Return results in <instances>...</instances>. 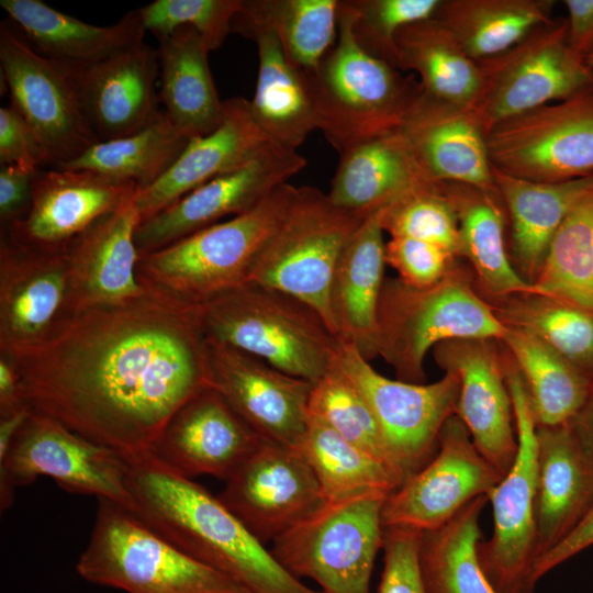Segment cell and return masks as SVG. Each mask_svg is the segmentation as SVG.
<instances>
[{
  "label": "cell",
  "instance_id": "cell-1",
  "mask_svg": "<svg viewBox=\"0 0 593 593\" xmlns=\"http://www.w3.org/2000/svg\"><path fill=\"white\" fill-rule=\"evenodd\" d=\"M144 283L131 301L64 315L40 340L0 348L31 412L126 458L150 452L209 385L198 305Z\"/></svg>",
  "mask_w": 593,
  "mask_h": 593
},
{
  "label": "cell",
  "instance_id": "cell-2",
  "mask_svg": "<svg viewBox=\"0 0 593 593\" xmlns=\"http://www.w3.org/2000/svg\"><path fill=\"white\" fill-rule=\"evenodd\" d=\"M126 459L132 512L181 551L249 593H322L286 571L208 489L150 452Z\"/></svg>",
  "mask_w": 593,
  "mask_h": 593
},
{
  "label": "cell",
  "instance_id": "cell-3",
  "mask_svg": "<svg viewBox=\"0 0 593 593\" xmlns=\"http://www.w3.org/2000/svg\"><path fill=\"white\" fill-rule=\"evenodd\" d=\"M338 40L311 70H302L317 130L340 155L400 128L421 90L414 77L366 52L338 0Z\"/></svg>",
  "mask_w": 593,
  "mask_h": 593
},
{
  "label": "cell",
  "instance_id": "cell-4",
  "mask_svg": "<svg viewBox=\"0 0 593 593\" xmlns=\"http://www.w3.org/2000/svg\"><path fill=\"white\" fill-rule=\"evenodd\" d=\"M198 310L205 339L254 355L313 384L336 358L339 339L321 314L281 290L247 281Z\"/></svg>",
  "mask_w": 593,
  "mask_h": 593
},
{
  "label": "cell",
  "instance_id": "cell-5",
  "mask_svg": "<svg viewBox=\"0 0 593 593\" xmlns=\"http://www.w3.org/2000/svg\"><path fill=\"white\" fill-rule=\"evenodd\" d=\"M507 331L492 306L473 290L457 267L437 283L411 287L399 278L384 280L378 307L377 351L398 380L424 383L429 349L456 339L503 338Z\"/></svg>",
  "mask_w": 593,
  "mask_h": 593
},
{
  "label": "cell",
  "instance_id": "cell-6",
  "mask_svg": "<svg viewBox=\"0 0 593 593\" xmlns=\"http://www.w3.org/2000/svg\"><path fill=\"white\" fill-rule=\"evenodd\" d=\"M295 189L284 183L245 213L141 255L138 278L194 305L246 282Z\"/></svg>",
  "mask_w": 593,
  "mask_h": 593
},
{
  "label": "cell",
  "instance_id": "cell-7",
  "mask_svg": "<svg viewBox=\"0 0 593 593\" xmlns=\"http://www.w3.org/2000/svg\"><path fill=\"white\" fill-rule=\"evenodd\" d=\"M76 570L90 583L126 593H249L108 500H98L92 532Z\"/></svg>",
  "mask_w": 593,
  "mask_h": 593
},
{
  "label": "cell",
  "instance_id": "cell-8",
  "mask_svg": "<svg viewBox=\"0 0 593 593\" xmlns=\"http://www.w3.org/2000/svg\"><path fill=\"white\" fill-rule=\"evenodd\" d=\"M389 494L367 490L325 501L275 539L270 551L292 577L313 580L322 593H370Z\"/></svg>",
  "mask_w": 593,
  "mask_h": 593
},
{
  "label": "cell",
  "instance_id": "cell-9",
  "mask_svg": "<svg viewBox=\"0 0 593 593\" xmlns=\"http://www.w3.org/2000/svg\"><path fill=\"white\" fill-rule=\"evenodd\" d=\"M366 219L340 209L315 187L296 188L247 281L307 303L336 336L329 306L333 276L346 244Z\"/></svg>",
  "mask_w": 593,
  "mask_h": 593
},
{
  "label": "cell",
  "instance_id": "cell-10",
  "mask_svg": "<svg viewBox=\"0 0 593 593\" xmlns=\"http://www.w3.org/2000/svg\"><path fill=\"white\" fill-rule=\"evenodd\" d=\"M503 367L513 404L517 452L508 471L488 495L493 533L489 540L480 541L478 555L497 593H533L530 574L537 560V423L511 357L503 359Z\"/></svg>",
  "mask_w": 593,
  "mask_h": 593
},
{
  "label": "cell",
  "instance_id": "cell-11",
  "mask_svg": "<svg viewBox=\"0 0 593 593\" xmlns=\"http://www.w3.org/2000/svg\"><path fill=\"white\" fill-rule=\"evenodd\" d=\"M478 61L482 85L469 111L485 135L508 119L593 89V75L568 45L567 21L544 25Z\"/></svg>",
  "mask_w": 593,
  "mask_h": 593
},
{
  "label": "cell",
  "instance_id": "cell-12",
  "mask_svg": "<svg viewBox=\"0 0 593 593\" xmlns=\"http://www.w3.org/2000/svg\"><path fill=\"white\" fill-rule=\"evenodd\" d=\"M38 477H49L68 492L94 495L133 511L125 456L30 411L0 460L1 511L12 505L16 488Z\"/></svg>",
  "mask_w": 593,
  "mask_h": 593
},
{
  "label": "cell",
  "instance_id": "cell-13",
  "mask_svg": "<svg viewBox=\"0 0 593 593\" xmlns=\"http://www.w3.org/2000/svg\"><path fill=\"white\" fill-rule=\"evenodd\" d=\"M334 362L370 407L404 482L434 457L439 433L456 412L459 377L445 372L440 380L429 384L392 380L340 340Z\"/></svg>",
  "mask_w": 593,
  "mask_h": 593
},
{
  "label": "cell",
  "instance_id": "cell-14",
  "mask_svg": "<svg viewBox=\"0 0 593 593\" xmlns=\"http://www.w3.org/2000/svg\"><path fill=\"white\" fill-rule=\"evenodd\" d=\"M491 164L515 177L558 182L593 174V89L495 125Z\"/></svg>",
  "mask_w": 593,
  "mask_h": 593
},
{
  "label": "cell",
  "instance_id": "cell-15",
  "mask_svg": "<svg viewBox=\"0 0 593 593\" xmlns=\"http://www.w3.org/2000/svg\"><path fill=\"white\" fill-rule=\"evenodd\" d=\"M0 64L10 104L34 131L51 164L69 163L99 142L68 67L38 53L4 23Z\"/></svg>",
  "mask_w": 593,
  "mask_h": 593
},
{
  "label": "cell",
  "instance_id": "cell-16",
  "mask_svg": "<svg viewBox=\"0 0 593 593\" xmlns=\"http://www.w3.org/2000/svg\"><path fill=\"white\" fill-rule=\"evenodd\" d=\"M502 478L454 414L439 433L436 455L388 495L383 528L437 529L472 500L488 496Z\"/></svg>",
  "mask_w": 593,
  "mask_h": 593
},
{
  "label": "cell",
  "instance_id": "cell-17",
  "mask_svg": "<svg viewBox=\"0 0 593 593\" xmlns=\"http://www.w3.org/2000/svg\"><path fill=\"white\" fill-rule=\"evenodd\" d=\"M306 165L298 152L275 143L246 163L213 178L139 223L135 244L139 255L236 216L257 205Z\"/></svg>",
  "mask_w": 593,
  "mask_h": 593
},
{
  "label": "cell",
  "instance_id": "cell-18",
  "mask_svg": "<svg viewBox=\"0 0 593 593\" xmlns=\"http://www.w3.org/2000/svg\"><path fill=\"white\" fill-rule=\"evenodd\" d=\"M217 496L266 546L325 502L302 452L265 440L225 481Z\"/></svg>",
  "mask_w": 593,
  "mask_h": 593
},
{
  "label": "cell",
  "instance_id": "cell-19",
  "mask_svg": "<svg viewBox=\"0 0 593 593\" xmlns=\"http://www.w3.org/2000/svg\"><path fill=\"white\" fill-rule=\"evenodd\" d=\"M205 342L209 385L262 440L298 448L313 383L230 345Z\"/></svg>",
  "mask_w": 593,
  "mask_h": 593
},
{
  "label": "cell",
  "instance_id": "cell-20",
  "mask_svg": "<svg viewBox=\"0 0 593 593\" xmlns=\"http://www.w3.org/2000/svg\"><path fill=\"white\" fill-rule=\"evenodd\" d=\"M495 342L456 339L433 349L438 366L459 377L455 414L478 450L504 475L515 459L517 438L503 359Z\"/></svg>",
  "mask_w": 593,
  "mask_h": 593
},
{
  "label": "cell",
  "instance_id": "cell-21",
  "mask_svg": "<svg viewBox=\"0 0 593 593\" xmlns=\"http://www.w3.org/2000/svg\"><path fill=\"white\" fill-rule=\"evenodd\" d=\"M261 443L223 396L208 385L175 413L150 454L186 478L211 475L226 481Z\"/></svg>",
  "mask_w": 593,
  "mask_h": 593
},
{
  "label": "cell",
  "instance_id": "cell-22",
  "mask_svg": "<svg viewBox=\"0 0 593 593\" xmlns=\"http://www.w3.org/2000/svg\"><path fill=\"white\" fill-rule=\"evenodd\" d=\"M137 187L83 169L38 170L27 213L2 233L33 247H66L135 195Z\"/></svg>",
  "mask_w": 593,
  "mask_h": 593
},
{
  "label": "cell",
  "instance_id": "cell-23",
  "mask_svg": "<svg viewBox=\"0 0 593 593\" xmlns=\"http://www.w3.org/2000/svg\"><path fill=\"white\" fill-rule=\"evenodd\" d=\"M69 291L67 246L21 244L1 235L0 348L43 338L63 317Z\"/></svg>",
  "mask_w": 593,
  "mask_h": 593
},
{
  "label": "cell",
  "instance_id": "cell-24",
  "mask_svg": "<svg viewBox=\"0 0 593 593\" xmlns=\"http://www.w3.org/2000/svg\"><path fill=\"white\" fill-rule=\"evenodd\" d=\"M139 223L133 197L67 245L69 291L64 315L125 303L144 292L135 244Z\"/></svg>",
  "mask_w": 593,
  "mask_h": 593
},
{
  "label": "cell",
  "instance_id": "cell-25",
  "mask_svg": "<svg viewBox=\"0 0 593 593\" xmlns=\"http://www.w3.org/2000/svg\"><path fill=\"white\" fill-rule=\"evenodd\" d=\"M66 66L99 142L131 135L160 113L158 54L145 42L93 65Z\"/></svg>",
  "mask_w": 593,
  "mask_h": 593
},
{
  "label": "cell",
  "instance_id": "cell-26",
  "mask_svg": "<svg viewBox=\"0 0 593 593\" xmlns=\"http://www.w3.org/2000/svg\"><path fill=\"white\" fill-rule=\"evenodd\" d=\"M399 131L432 181L497 193L485 133L469 110L437 100L421 87Z\"/></svg>",
  "mask_w": 593,
  "mask_h": 593
},
{
  "label": "cell",
  "instance_id": "cell-27",
  "mask_svg": "<svg viewBox=\"0 0 593 593\" xmlns=\"http://www.w3.org/2000/svg\"><path fill=\"white\" fill-rule=\"evenodd\" d=\"M272 143L253 116L247 99L225 100L221 124L206 135L190 138L172 166L156 182L136 191L134 203L141 222L246 163Z\"/></svg>",
  "mask_w": 593,
  "mask_h": 593
},
{
  "label": "cell",
  "instance_id": "cell-28",
  "mask_svg": "<svg viewBox=\"0 0 593 593\" xmlns=\"http://www.w3.org/2000/svg\"><path fill=\"white\" fill-rule=\"evenodd\" d=\"M537 560L593 507V454L567 423L537 426ZM536 560V561H537Z\"/></svg>",
  "mask_w": 593,
  "mask_h": 593
},
{
  "label": "cell",
  "instance_id": "cell-29",
  "mask_svg": "<svg viewBox=\"0 0 593 593\" xmlns=\"http://www.w3.org/2000/svg\"><path fill=\"white\" fill-rule=\"evenodd\" d=\"M381 214L382 210L369 215L346 244L329 293L337 338L368 361L378 356V307L385 280Z\"/></svg>",
  "mask_w": 593,
  "mask_h": 593
},
{
  "label": "cell",
  "instance_id": "cell-30",
  "mask_svg": "<svg viewBox=\"0 0 593 593\" xmlns=\"http://www.w3.org/2000/svg\"><path fill=\"white\" fill-rule=\"evenodd\" d=\"M433 182L398 130L340 155L327 194L340 209L368 217Z\"/></svg>",
  "mask_w": 593,
  "mask_h": 593
},
{
  "label": "cell",
  "instance_id": "cell-31",
  "mask_svg": "<svg viewBox=\"0 0 593 593\" xmlns=\"http://www.w3.org/2000/svg\"><path fill=\"white\" fill-rule=\"evenodd\" d=\"M0 5L38 53L64 65H93L144 43L146 31L138 10L110 26H98L41 0H1Z\"/></svg>",
  "mask_w": 593,
  "mask_h": 593
},
{
  "label": "cell",
  "instance_id": "cell-32",
  "mask_svg": "<svg viewBox=\"0 0 593 593\" xmlns=\"http://www.w3.org/2000/svg\"><path fill=\"white\" fill-rule=\"evenodd\" d=\"M499 197L512 225V254L533 283L548 247L572 209L593 190V174L566 181L523 179L492 166Z\"/></svg>",
  "mask_w": 593,
  "mask_h": 593
},
{
  "label": "cell",
  "instance_id": "cell-33",
  "mask_svg": "<svg viewBox=\"0 0 593 593\" xmlns=\"http://www.w3.org/2000/svg\"><path fill=\"white\" fill-rule=\"evenodd\" d=\"M232 32L253 40L257 46L258 74L249 101L253 116L275 144L296 152L317 130L303 71L289 61L271 30L233 24Z\"/></svg>",
  "mask_w": 593,
  "mask_h": 593
},
{
  "label": "cell",
  "instance_id": "cell-34",
  "mask_svg": "<svg viewBox=\"0 0 593 593\" xmlns=\"http://www.w3.org/2000/svg\"><path fill=\"white\" fill-rule=\"evenodd\" d=\"M159 101L172 124L189 138L214 131L224 115L202 37L180 27L158 40Z\"/></svg>",
  "mask_w": 593,
  "mask_h": 593
},
{
  "label": "cell",
  "instance_id": "cell-35",
  "mask_svg": "<svg viewBox=\"0 0 593 593\" xmlns=\"http://www.w3.org/2000/svg\"><path fill=\"white\" fill-rule=\"evenodd\" d=\"M459 223L457 257L471 264L483 291L503 300L517 294H538L512 265L505 248L503 203L499 193L460 183L443 182Z\"/></svg>",
  "mask_w": 593,
  "mask_h": 593
},
{
  "label": "cell",
  "instance_id": "cell-36",
  "mask_svg": "<svg viewBox=\"0 0 593 593\" xmlns=\"http://www.w3.org/2000/svg\"><path fill=\"white\" fill-rule=\"evenodd\" d=\"M395 47L398 69L415 72L426 94L458 108L473 107L482 85L480 64L439 20L404 26Z\"/></svg>",
  "mask_w": 593,
  "mask_h": 593
},
{
  "label": "cell",
  "instance_id": "cell-37",
  "mask_svg": "<svg viewBox=\"0 0 593 593\" xmlns=\"http://www.w3.org/2000/svg\"><path fill=\"white\" fill-rule=\"evenodd\" d=\"M551 7L546 0H441L433 18L451 31L470 57L482 60L553 23Z\"/></svg>",
  "mask_w": 593,
  "mask_h": 593
},
{
  "label": "cell",
  "instance_id": "cell-38",
  "mask_svg": "<svg viewBox=\"0 0 593 593\" xmlns=\"http://www.w3.org/2000/svg\"><path fill=\"white\" fill-rule=\"evenodd\" d=\"M501 342L522 377L537 426L570 422L585 403L593 381L527 332L507 326Z\"/></svg>",
  "mask_w": 593,
  "mask_h": 593
},
{
  "label": "cell",
  "instance_id": "cell-39",
  "mask_svg": "<svg viewBox=\"0 0 593 593\" xmlns=\"http://www.w3.org/2000/svg\"><path fill=\"white\" fill-rule=\"evenodd\" d=\"M488 501L479 496L441 527L423 533L419 566L429 593H497L478 555L479 517Z\"/></svg>",
  "mask_w": 593,
  "mask_h": 593
},
{
  "label": "cell",
  "instance_id": "cell-40",
  "mask_svg": "<svg viewBox=\"0 0 593 593\" xmlns=\"http://www.w3.org/2000/svg\"><path fill=\"white\" fill-rule=\"evenodd\" d=\"M189 141L160 111L146 127L124 137L98 142L78 158L56 168L90 170L133 183L139 191L172 166Z\"/></svg>",
  "mask_w": 593,
  "mask_h": 593
},
{
  "label": "cell",
  "instance_id": "cell-41",
  "mask_svg": "<svg viewBox=\"0 0 593 593\" xmlns=\"http://www.w3.org/2000/svg\"><path fill=\"white\" fill-rule=\"evenodd\" d=\"M337 14L338 0H243L233 24L271 30L289 61L311 70L333 46Z\"/></svg>",
  "mask_w": 593,
  "mask_h": 593
},
{
  "label": "cell",
  "instance_id": "cell-42",
  "mask_svg": "<svg viewBox=\"0 0 593 593\" xmlns=\"http://www.w3.org/2000/svg\"><path fill=\"white\" fill-rule=\"evenodd\" d=\"M491 306L505 326L535 336L593 381V312L540 294H517Z\"/></svg>",
  "mask_w": 593,
  "mask_h": 593
},
{
  "label": "cell",
  "instance_id": "cell-43",
  "mask_svg": "<svg viewBox=\"0 0 593 593\" xmlns=\"http://www.w3.org/2000/svg\"><path fill=\"white\" fill-rule=\"evenodd\" d=\"M298 449L312 468L325 501L367 490L392 493L403 483L389 467L311 415Z\"/></svg>",
  "mask_w": 593,
  "mask_h": 593
},
{
  "label": "cell",
  "instance_id": "cell-44",
  "mask_svg": "<svg viewBox=\"0 0 593 593\" xmlns=\"http://www.w3.org/2000/svg\"><path fill=\"white\" fill-rule=\"evenodd\" d=\"M533 284L540 295L593 312V190L559 227Z\"/></svg>",
  "mask_w": 593,
  "mask_h": 593
},
{
  "label": "cell",
  "instance_id": "cell-45",
  "mask_svg": "<svg viewBox=\"0 0 593 593\" xmlns=\"http://www.w3.org/2000/svg\"><path fill=\"white\" fill-rule=\"evenodd\" d=\"M309 414L324 422L345 440L382 462L401 478L392 463L370 407L335 362L328 372L313 384Z\"/></svg>",
  "mask_w": 593,
  "mask_h": 593
},
{
  "label": "cell",
  "instance_id": "cell-46",
  "mask_svg": "<svg viewBox=\"0 0 593 593\" xmlns=\"http://www.w3.org/2000/svg\"><path fill=\"white\" fill-rule=\"evenodd\" d=\"M381 224L391 237L433 243L457 257L458 216L443 182L421 187L382 209Z\"/></svg>",
  "mask_w": 593,
  "mask_h": 593
},
{
  "label": "cell",
  "instance_id": "cell-47",
  "mask_svg": "<svg viewBox=\"0 0 593 593\" xmlns=\"http://www.w3.org/2000/svg\"><path fill=\"white\" fill-rule=\"evenodd\" d=\"M441 0H339L356 42L396 67L395 36L406 25L432 19Z\"/></svg>",
  "mask_w": 593,
  "mask_h": 593
},
{
  "label": "cell",
  "instance_id": "cell-48",
  "mask_svg": "<svg viewBox=\"0 0 593 593\" xmlns=\"http://www.w3.org/2000/svg\"><path fill=\"white\" fill-rule=\"evenodd\" d=\"M243 0H155L139 9L146 32L158 40L180 27L194 30L208 48L222 46L230 33Z\"/></svg>",
  "mask_w": 593,
  "mask_h": 593
},
{
  "label": "cell",
  "instance_id": "cell-49",
  "mask_svg": "<svg viewBox=\"0 0 593 593\" xmlns=\"http://www.w3.org/2000/svg\"><path fill=\"white\" fill-rule=\"evenodd\" d=\"M423 533L407 527L383 530V569L378 593H429L419 566Z\"/></svg>",
  "mask_w": 593,
  "mask_h": 593
},
{
  "label": "cell",
  "instance_id": "cell-50",
  "mask_svg": "<svg viewBox=\"0 0 593 593\" xmlns=\"http://www.w3.org/2000/svg\"><path fill=\"white\" fill-rule=\"evenodd\" d=\"M456 256L448 249L410 237H391L385 243V262L399 279L414 288L430 287L455 266Z\"/></svg>",
  "mask_w": 593,
  "mask_h": 593
},
{
  "label": "cell",
  "instance_id": "cell-51",
  "mask_svg": "<svg viewBox=\"0 0 593 593\" xmlns=\"http://www.w3.org/2000/svg\"><path fill=\"white\" fill-rule=\"evenodd\" d=\"M51 164L34 131L13 105L0 108V165L31 172Z\"/></svg>",
  "mask_w": 593,
  "mask_h": 593
},
{
  "label": "cell",
  "instance_id": "cell-52",
  "mask_svg": "<svg viewBox=\"0 0 593 593\" xmlns=\"http://www.w3.org/2000/svg\"><path fill=\"white\" fill-rule=\"evenodd\" d=\"M36 172L16 166H1L0 219L2 227L12 225L27 213L32 201V182Z\"/></svg>",
  "mask_w": 593,
  "mask_h": 593
},
{
  "label": "cell",
  "instance_id": "cell-53",
  "mask_svg": "<svg viewBox=\"0 0 593 593\" xmlns=\"http://www.w3.org/2000/svg\"><path fill=\"white\" fill-rule=\"evenodd\" d=\"M593 545V507L556 546L542 555L534 564L530 585L536 583L561 563Z\"/></svg>",
  "mask_w": 593,
  "mask_h": 593
},
{
  "label": "cell",
  "instance_id": "cell-54",
  "mask_svg": "<svg viewBox=\"0 0 593 593\" xmlns=\"http://www.w3.org/2000/svg\"><path fill=\"white\" fill-rule=\"evenodd\" d=\"M567 42L582 60L593 52V0H566Z\"/></svg>",
  "mask_w": 593,
  "mask_h": 593
},
{
  "label": "cell",
  "instance_id": "cell-55",
  "mask_svg": "<svg viewBox=\"0 0 593 593\" xmlns=\"http://www.w3.org/2000/svg\"><path fill=\"white\" fill-rule=\"evenodd\" d=\"M29 410L22 399L18 373L9 360L0 358V417Z\"/></svg>",
  "mask_w": 593,
  "mask_h": 593
},
{
  "label": "cell",
  "instance_id": "cell-56",
  "mask_svg": "<svg viewBox=\"0 0 593 593\" xmlns=\"http://www.w3.org/2000/svg\"><path fill=\"white\" fill-rule=\"evenodd\" d=\"M568 424L582 445L593 454V387L581 410Z\"/></svg>",
  "mask_w": 593,
  "mask_h": 593
},
{
  "label": "cell",
  "instance_id": "cell-57",
  "mask_svg": "<svg viewBox=\"0 0 593 593\" xmlns=\"http://www.w3.org/2000/svg\"><path fill=\"white\" fill-rule=\"evenodd\" d=\"M584 63L593 75V52L584 59Z\"/></svg>",
  "mask_w": 593,
  "mask_h": 593
}]
</instances>
